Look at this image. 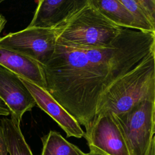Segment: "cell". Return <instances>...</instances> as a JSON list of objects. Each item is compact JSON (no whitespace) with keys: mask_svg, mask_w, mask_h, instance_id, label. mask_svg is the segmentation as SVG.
<instances>
[{"mask_svg":"<svg viewBox=\"0 0 155 155\" xmlns=\"http://www.w3.org/2000/svg\"><path fill=\"white\" fill-rule=\"evenodd\" d=\"M3 2V1H2V0H0V4L1 3V2Z\"/></svg>","mask_w":155,"mask_h":155,"instance_id":"cell-21","label":"cell"},{"mask_svg":"<svg viewBox=\"0 0 155 155\" xmlns=\"http://www.w3.org/2000/svg\"><path fill=\"white\" fill-rule=\"evenodd\" d=\"M151 25L155 27V0H135Z\"/></svg>","mask_w":155,"mask_h":155,"instance_id":"cell-15","label":"cell"},{"mask_svg":"<svg viewBox=\"0 0 155 155\" xmlns=\"http://www.w3.org/2000/svg\"><path fill=\"white\" fill-rule=\"evenodd\" d=\"M53 28L29 27L0 38V46L14 50L40 64L50 59L56 44Z\"/></svg>","mask_w":155,"mask_h":155,"instance_id":"cell-5","label":"cell"},{"mask_svg":"<svg viewBox=\"0 0 155 155\" xmlns=\"http://www.w3.org/2000/svg\"><path fill=\"white\" fill-rule=\"evenodd\" d=\"M106 18L115 25L125 28L138 30L135 20L120 0H90Z\"/></svg>","mask_w":155,"mask_h":155,"instance_id":"cell-12","label":"cell"},{"mask_svg":"<svg viewBox=\"0 0 155 155\" xmlns=\"http://www.w3.org/2000/svg\"><path fill=\"white\" fill-rule=\"evenodd\" d=\"M56 39L82 48L109 46L122 31L106 18L90 0L53 28Z\"/></svg>","mask_w":155,"mask_h":155,"instance_id":"cell-3","label":"cell"},{"mask_svg":"<svg viewBox=\"0 0 155 155\" xmlns=\"http://www.w3.org/2000/svg\"><path fill=\"white\" fill-rule=\"evenodd\" d=\"M120 1L133 15L139 31L155 33V27L149 22L135 0H120Z\"/></svg>","mask_w":155,"mask_h":155,"instance_id":"cell-14","label":"cell"},{"mask_svg":"<svg viewBox=\"0 0 155 155\" xmlns=\"http://www.w3.org/2000/svg\"><path fill=\"white\" fill-rule=\"evenodd\" d=\"M90 150L105 155H130L119 128L111 114L95 116L85 127Z\"/></svg>","mask_w":155,"mask_h":155,"instance_id":"cell-6","label":"cell"},{"mask_svg":"<svg viewBox=\"0 0 155 155\" xmlns=\"http://www.w3.org/2000/svg\"><path fill=\"white\" fill-rule=\"evenodd\" d=\"M86 0H40L29 27L53 28Z\"/></svg>","mask_w":155,"mask_h":155,"instance_id":"cell-9","label":"cell"},{"mask_svg":"<svg viewBox=\"0 0 155 155\" xmlns=\"http://www.w3.org/2000/svg\"><path fill=\"white\" fill-rule=\"evenodd\" d=\"M41 155H87L55 131H50L41 137Z\"/></svg>","mask_w":155,"mask_h":155,"instance_id":"cell-13","label":"cell"},{"mask_svg":"<svg viewBox=\"0 0 155 155\" xmlns=\"http://www.w3.org/2000/svg\"><path fill=\"white\" fill-rule=\"evenodd\" d=\"M20 79L32 95L36 105L57 122L67 137L84 136V131L78 122L45 89L25 79Z\"/></svg>","mask_w":155,"mask_h":155,"instance_id":"cell-8","label":"cell"},{"mask_svg":"<svg viewBox=\"0 0 155 155\" xmlns=\"http://www.w3.org/2000/svg\"><path fill=\"white\" fill-rule=\"evenodd\" d=\"M0 127L8 155H33L22 133L20 124L12 118H0Z\"/></svg>","mask_w":155,"mask_h":155,"instance_id":"cell-11","label":"cell"},{"mask_svg":"<svg viewBox=\"0 0 155 155\" xmlns=\"http://www.w3.org/2000/svg\"><path fill=\"white\" fill-rule=\"evenodd\" d=\"M0 65L19 77L46 89L47 84L43 67L33 59L0 46Z\"/></svg>","mask_w":155,"mask_h":155,"instance_id":"cell-10","label":"cell"},{"mask_svg":"<svg viewBox=\"0 0 155 155\" xmlns=\"http://www.w3.org/2000/svg\"><path fill=\"white\" fill-rule=\"evenodd\" d=\"M154 54L155 51L148 53L106 90L98 100L95 116L119 114L140 102H155Z\"/></svg>","mask_w":155,"mask_h":155,"instance_id":"cell-2","label":"cell"},{"mask_svg":"<svg viewBox=\"0 0 155 155\" xmlns=\"http://www.w3.org/2000/svg\"><path fill=\"white\" fill-rule=\"evenodd\" d=\"M0 155H8L0 127Z\"/></svg>","mask_w":155,"mask_h":155,"instance_id":"cell-17","label":"cell"},{"mask_svg":"<svg viewBox=\"0 0 155 155\" xmlns=\"http://www.w3.org/2000/svg\"><path fill=\"white\" fill-rule=\"evenodd\" d=\"M154 154H155V138L153 139L146 155H154Z\"/></svg>","mask_w":155,"mask_h":155,"instance_id":"cell-18","label":"cell"},{"mask_svg":"<svg viewBox=\"0 0 155 155\" xmlns=\"http://www.w3.org/2000/svg\"><path fill=\"white\" fill-rule=\"evenodd\" d=\"M111 114L120 129L130 155H146L155 137V102L144 101L129 110Z\"/></svg>","mask_w":155,"mask_h":155,"instance_id":"cell-4","label":"cell"},{"mask_svg":"<svg viewBox=\"0 0 155 155\" xmlns=\"http://www.w3.org/2000/svg\"><path fill=\"white\" fill-rule=\"evenodd\" d=\"M0 99L8 108L10 118L19 124L24 113L36 105L34 98L20 78L1 65Z\"/></svg>","mask_w":155,"mask_h":155,"instance_id":"cell-7","label":"cell"},{"mask_svg":"<svg viewBox=\"0 0 155 155\" xmlns=\"http://www.w3.org/2000/svg\"><path fill=\"white\" fill-rule=\"evenodd\" d=\"M6 23H7V19L2 14L0 13V38H1V33H2L3 29L4 28Z\"/></svg>","mask_w":155,"mask_h":155,"instance_id":"cell-19","label":"cell"},{"mask_svg":"<svg viewBox=\"0 0 155 155\" xmlns=\"http://www.w3.org/2000/svg\"><path fill=\"white\" fill-rule=\"evenodd\" d=\"M10 110L4 102L0 99V116L7 117L10 115Z\"/></svg>","mask_w":155,"mask_h":155,"instance_id":"cell-16","label":"cell"},{"mask_svg":"<svg viewBox=\"0 0 155 155\" xmlns=\"http://www.w3.org/2000/svg\"><path fill=\"white\" fill-rule=\"evenodd\" d=\"M87 155H105V154H100V153H96V152L90 151V152L88 153H87Z\"/></svg>","mask_w":155,"mask_h":155,"instance_id":"cell-20","label":"cell"},{"mask_svg":"<svg viewBox=\"0 0 155 155\" xmlns=\"http://www.w3.org/2000/svg\"><path fill=\"white\" fill-rule=\"evenodd\" d=\"M153 51L155 33L125 28L104 48H78L56 39L42 67L45 90L85 127L95 116L101 95Z\"/></svg>","mask_w":155,"mask_h":155,"instance_id":"cell-1","label":"cell"}]
</instances>
